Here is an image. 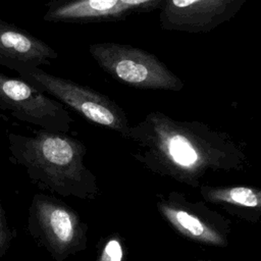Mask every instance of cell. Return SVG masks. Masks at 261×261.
<instances>
[{
	"instance_id": "obj_1",
	"label": "cell",
	"mask_w": 261,
	"mask_h": 261,
	"mask_svg": "<svg viewBox=\"0 0 261 261\" xmlns=\"http://www.w3.org/2000/svg\"><path fill=\"white\" fill-rule=\"evenodd\" d=\"M134 158L150 171L200 188L212 172L243 171L248 163L244 148L227 133L198 120H177L149 112L130 125Z\"/></svg>"
},
{
	"instance_id": "obj_2",
	"label": "cell",
	"mask_w": 261,
	"mask_h": 261,
	"mask_svg": "<svg viewBox=\"0 0 261 261\" xmlns=\"http://www.w3.org/2000/svg\"><path fill=\"white\" fill-rule=\"evenodd\" d=\"M10 160L40 189L62 197L92 200L99 196L94 173L86 166L85 144L65 133L40 129L32 136H7Z\"/></svg>"
},
{
	"instance_id": "obj_3",
	"label": "cell",
	"mask_w": 261,
	"mask_h": 261,
	"mask_svg": "<svg viewBox=\"0 0 261 261\" xmlns=\"http://www.w3.org/2000/svg\"><path fill=\"white\" fill-rule=\"evenodd\" d=\"M89 53L106 73L129 87L174 92L184 88L182 81L155 54L146 50L103 42L90 45Z\"/></svg>"
},
{
	"instance_id": "obj_4",
	"label": "cell",
	"mask_w": 261,
	"mask_h": 261,
	"mask_svg": "<svg viewBox=\"0 0 261 261\" xmlns=\"http://www.w3.org/2000/svg\"><path fill=\"white\" fill-rule=\"evenodd\" d=\"M17 73L23 81L70 107L89 121L127 138L130 126L127 116L108 96L90 87L48 73L41 67L25 68Z\"/></svg>"
},
{
	"instance_id": "obj_5",
	"label": "cell",
	"mask_w": 261,
	"mask_h": 261,
	"mask_svg": "<svg viewBox=\"0 0 261 261\" xmlns=\"http://www.w3.org/2000/svg\"><path fill=\"white\" fill-rule=\"evenodd\" d=\"M28 229L55 261H63L86 248V224L74 210L50 196H34Z\"/></svg>"
},
{
	"instance_id": "obj_6",
	"label": "cell",
	"mask_w": 261,
	"mask_h": 261,
	"mask_svg": "<svg viewBox=\"0 0 261 261\" xmlns=\"http://www.w3.org/2000/svg\"><path fill=\"white\" fill-rule=\"evenodd\" d=\"M0 108L41 129L67 134L73 119L65 106L22 79L0 72Z\"/></svg>"
},
{
	"instance_id": "obj_7",
	"label": "cell",
	"mask_w": 261,
	"mask_h": 261,
	"mask_svg": "<svg viewBox=\"0 0 261 261\" xmlns=\"http://www.w3.org/2000/svg\"><path fill=\"white\" fill-rule=\"evenodd\" d=\"M157 207L161 215L184 237L207 246L228 245L230 222L203 203H194L180 194L171 193L160 197Z\"/></svg>"
},
{
	"instance_id": "obj_8",
	"label": "cell",
	"mask_w": 261,
	"mask_h": 261,
	"mask_svg": "<svg viewBox=\"0 0 261 261\" xmlns=\"http://www.w3.org/2000/svg\"><path fill=\"white\" fill-rule=\"evenodd\" d=\"M248 0H166L159 12L162 30L209 33L233 18Z\"/></svg>"
},
{
	"instance_id": "obj_9",
	"label": "cell",
	"mask_w": 261,
	"mask_h": 261,
	"mask_svg": "<svg viewBox=\"0 0 261 261\" xmlns=\"http://www.w3.org/2000/svg\"><path fill=\"white\" fill-rule=\"evenodd\" d=\"M57 57V52L44 41L0 19V65L18 72L49 65Z\"/></svg>"
},
{
	"instance_id": "obj_10",
	"label": "cell",
	"mask_w": 261,
	"mask_h": 261,
	"mask_svg": "<svg viewBox=\"0 0 261 261\" xmlns=\"http://www.w3.org/2000/svg\"><path fill=\"white\" fill-rule=\"evenodd\" d=\"M43 16L48 22L117 20L118 0H51Z\"/></svg>"
},
{
	"instance_id": "obj_11",
	"label": "cell",
	"mask_w": 261,
	"mask_h": 261,
	"mask_svg": "<svg viewBox=\"0 0 261 261\" xmlns=\"http://www.w3.org/2000/svg\"><path fill=\"white\" fill-rule=\"evenodd\" d=\"M201 196L210 203L223 206H233L256 210L260 213L261 191L249 186L230 187H200Z\"/></svg>"
},
{
	"instance_id": "obj_12",
	"label": "cell",
	"mask_w": 261,
	"mask_h": 261,
	"mask_svg": "<svg viewBox=\"0 0 261 261\" xmlns=\"http://www.w3.org/2000/svg\"><path fill=\"white\" fill-rule=\"evenodd\" d=\"M166 0H118L117 20L136 11H150L161 6Z\"/></svg>"
},
{
	"instance_id": "obj_13",
	"label": "cell",
	"mask_w": 261,
	"mask_h": 261,
	"mask_svg": "<svg viewBox=\"0 0 261 261\" xmlns=\"http://www.w3.org/2000/svg\"><path fill=\"white\" fill-rule=\"evenodd\" d=\"M123 249L118 238H111L104 245L98 261H122Z\"/></svg>"
},
{
	"instance_id": "obj_14",
	"label": "cell",
	"mask_w": 261,
	"mask_h": 261,
	"mask_svg": "<svg viewBox=\"0 0 261 261\" xmlns=\"http://www.w3.org/2000/svg\"><path fill=\"white\" fill-rule=\"evenodd\" d=\"M12 239L13 234L8 226L5 211L0 201V258H2L7 253Z\"/></svg>"
}]
</instances>
